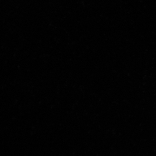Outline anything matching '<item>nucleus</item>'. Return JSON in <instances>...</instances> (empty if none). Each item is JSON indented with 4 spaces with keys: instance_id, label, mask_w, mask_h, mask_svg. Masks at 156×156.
I'll return each mask as SVG.
<instances>
[]
</instances>
